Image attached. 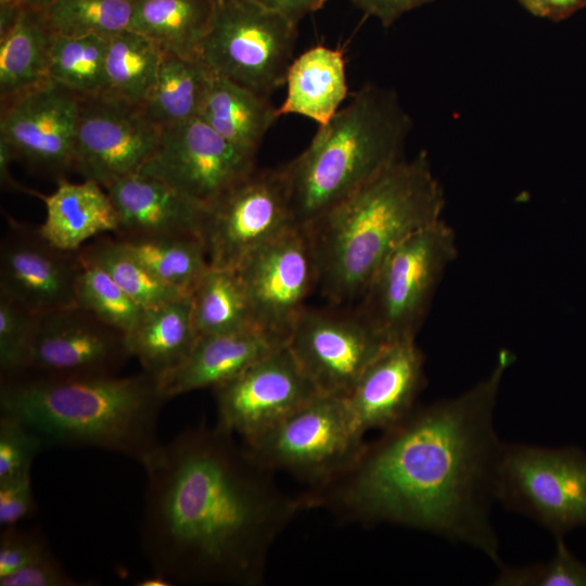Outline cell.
<instances>
[{
  "mask_svg": "<svg viewBox=\"0 0 586 586\" xmlns=\"http://www.w3.org/2000/svg\"><path fill=\"white\" fill-rule=\"evenodd\" d=\"M295 225L281 167L255 168L204 206L201 238L209 266L235 270Z\"/></svg>",
  "mask_w": 586,
  "mask_h": 586,
  "instance_id": "10",
  "label": "cell"
},
{
  "mask_svg": "<svg viewBox=\"0 0 586 586\" xmlns=\"http://www.w3.org/2000/svg\"><path fill=\"white\" fill-rule=\"evenodd\" d=\"M142 466L141 547L169 584H263L269 549L307 508L217 424L160 443Z\"/></svg>",
  "mask_w": 586,
  "mask_h": 586,
  "instance_id": "2",
  "label": "cell"
},
{
  "mask_svg": "<svg viewBox=\"0 0 586 586\" xmlns=\"http://www.w3.org/2000/svg\"><path fill=\"white\" fill-rule=\"evenodd\" d=\"M216 0H137L129 29L153 40L164 53L200 59V46Z\"/></svg>",
  "mask_w": 586,
  "mask_h": 586,
  "instance_id": "27",
  "label": "cell"
},
{
  "mask_svg": "<svg viewBox=\"0 0 586 586\" xmlns=\"http://www.w3.org/2000/svg\"><path fill=\"white\" fill-rule=\"evenodd\" d=\"M54 0H1L21 9L38 10L41 11L50 5Z\"/></svg>",
  "mask_w": 586,
  "mask_h": 586,
  "instance_id": "45",
  "label": "cell"
},
{
  "mask_svg": "<svg viewBox=\"0 0 586 586\" xmlns=\"http://www.w3.org/2000/svg\"><path fill=\"white\" fill-rule=\"evenodd\" d=\"M191 303L199 336L255 327L244 286L234 269L209 266L191 293Z\"/></svg>",
  "mask_w": 586,
  "mask_h": 586,
  "instance_id": "29",
  "label": "cell"
},
{
  "mask_svg": "<svg viewBox=\"0 0 586 586\" xmlns=\"http://www.w3.org/2000/svg\"><path fill=\"white\" fill-rule=\"evenodd\" d=\"M36 315L0 293V373L9 375L26 368Z\"/></svg>",
  "mask_w": 586,
  "mask_h": 586,
  "instance_id": "37",
  "label": "cell"
},
{
  "mask_svg": "<svg viewBox=\"0 0 586 586\" xmlns=\"http://www.w3.org/2000/svg\"><path fill=\"white\" fill-rule=\"evenodd\" d=\"M163 54L153 40L138 31L126 29L111 37L103 94L144 104L155 84Z\"/></svg>",
  "mask_w": 586,
  "mask_h": 586,
  "instance_id": "31",
  "label": "cell"
},
{
  "mask_svg": "<svg viewBox=\"0 0 586 586\" xmlns=\"http://www.w3.org/2000/svg\"><path fill=\"white\" fill-rule=\"evenodd\" d=\"M199 117L235 146L257 154L279 115L268 97L213 73Z\"/></svg>",
  "mask_w": 586,
  "mask_h": 586,
  "instance_id": "26",
  "label": "cell"
},
{
  "mask_svg": "<svg viewBox=\"0 0 586 586\" xmlns=\"http://www.w3.org/2000/svg\"><path fill=\"white\" fill-rule=\"evenodd\" d=\"M284 344L257 327L200 335L186 359L157 379L158 388L166 399L201 388L214 390Z\"/></svg>",
  "mask_w": 586,
  "mask_h": 586,
  "instance_id": "21",
  "label": "cell"
},
{
  "mask_svg": "<svg viewBox=\"0 0 586 586\" xmlns=\"http://www.w3.org/2000/svg\"><path fill=\"white\" fill-rule=\"evenodd\" d=\"M129 357L124 333L75 305L36 315L24 371L71 378L113 375Z\"/></svg>",
  "mask_w": 586,
  "mask_h": 586,
  "instance_id": "17",
  "label": "cell"
},
{
  "mask_svg": "<svg viewBox=\"0 0 586 586\" xmlns=\"http://www.w3.org/2000/svg\"><path fill=\"white\" fill-rule=\"evenodd\" d=\"M163 128L143 104L109 94L79 97L75 169L107 189L138 173L158 146Z\"/></svg>",
  "mask_w": 586,
  "mask_h": 586,
  "instance_id": "13",
  "label": "cell"
},
{
  "mask_svg": "<svg viewBox=\"0 0 586 586\" xmlns=\"http://www.w3.org/2000/svg\"><path fill=\"white\" fill-rule=\"evenodd\" d=\"M495 496L555 536L586 526V453L574 446L504 444Z\"/></svg>",
  "mask_w": 586,
  "mask_h": 586,
  "instance_id": "9",
  "label": "cell"
},
{
  "mask_svg": "<svg viewBox=\"0 0 586 586\" xmlns=\"http://www.w3.org/2000/svg\"><path fill=\"white\" fill-rule=\"evenodd\" d=\"M457 250L455 231L443 219L421 228L383 260L358 308L390 342L416 339Z\"/></svg>",
  "mask_w": 586,
  "mask_h": 586,
  "instance_id": "7",
  "label": "cell"
},
{
  "mask_svg": "<svg viewBox=\"0 0 586 586\" xmlns=\"http://www.w3.org/2000/svg\"><path fill=\"white\" fill-rule=\"evenodd\" d=\"M41 198L47 214L38 228L59 249L78 251L101 233L117 232V216L107 191L93 180L72 183L60 179L56 190Z\"/></svg>",
  "mask_w": 586,
  "mask_h": 586,
  "instance_id": "22",
  "label": "cell"
},
{
  "mask_svg": "<svg viewBox=\"0 0 586 586\" xmlns=\"http://www.w3.org/2000/svg\"><path fill=\"white\" fill-rule=\"evenodd\" d=\"M586 4V0H540V17L561 21Z\"/></svg>",
  "mask_w": 586,
  "mask_h": 586,
  "instance_id": "44",
  "label": "cell"
},
{
  "mask_svg": "<svg viewBox=\"0 0 586 586\" xmlns=\"http://www.w3.org/2000/svg\"><path fill=\"white\" fill-rule=\"evenodd\" d=\"M105 190L120 239L201 237L204 206L158 178L139 171Z\"/></svg>",
  "mask_w": 586,
  "mask_h": 586,
  "instance_id": "20",
  "label": "cell"
},
{
  "mask_svg": "<svg viewBox=\"0 0 586 586\" xmlns=\"http://www.w3.org/2000/svg\"><path fill=\"white\" fill-rule=\"evenodd\" d=\"M118 239L155 278L182 295H191L209 267L200 235Z\"/></svg>",
  "mask_w": 586,
  "mask_h": 586,
  "instance_id": "30",
  "label": "cell"
},
{
  "mask_svg": "<svg viewBox=\"0 0 586 586\" xmlns=\"http://www.w3.org/2000/svg\"><path fill=\"white\" fill-rule=\"evenodd\" d=\"M167 400L146 372L118 377L1 375L0 412L16 417L44 445L92 447L141 464L161 442L157 420Z\"/></svg>",
  "mask_w": 586,
  "mask_h": 586,
  "instance_id": "4",
  "label": "cell"
},
{
  "mask_svg": "<svg viewBox=\"0 0 586 586\" xmlns=\"http://www.w3.org/2000/svg\"><path fill=\"white\" fill-rule=\"evenodd\" d=\"M35 511L30 471L0 481L1 527L16 525Z\"/></svg>",
  "mask_w": 586,
  "mask_h": 586,
  "instance_id": "41",
  "label": "cell"
},
{
  "mask_svg": "<svg viewBox=\"0 0 586 586\" xmlns=\"http://www.w3.org/2000/svg\"><path fill=\"white\" fill-rule=\"evenodd\" d=\"M213 72L201 59L164 53L143 106L163 129L199 117Z\"/></svg>",
  "mask_w": 586,
  "mask_h": 586,
  "instance_id": "28",
  "label": "cell"
},
{
  "mask_svg": "<svg viewBox=\"0 0 586 586\" xmlns=\"http://www.w3.org/2000/svg\"><path fill=\"white\" fill-rule=\"evenodd\" d=\"M444 206L424 151L384 169L307 228L322 294L334 304L360 300L387 255L442 219Z\"/></svg>",
  "mask_w": 586,
  "mask_h": 586,
  "instance_id": "3",
  "label": "cell"
},
{
  "mask_svg": "<svg viewBox=\"0 0 586 586\" xmlns=\"http://www.w3.org/2000/svg\"><path fill=\"white\" fill-rule=\"evenodd\" d=\"M514 358L504 348L491 373L468 391L415 407L366 444L346 472L304 495L307 506L328 507L354 522L397 524L462 542L501 565L489 519L504 446L494 410Z\"/></svg>",
  "mask_w": 586,
  "mask_h": 586,
  "instance_id": "1",
  "label": "cell"
},
{
  "mask_svg": "<svg viewBox=\"0 0 586 586\" xmlns=\"http://www.w3.org/2000/svg\"><path fill=\"white\" fill-rule=\"evenodd\" d=\"M424 383V356L416 339L388 343L345 397L356 429L365 436L393 428L415 409Z\"/></svg>",
  "mask_w": 586,
  "mask_h": 586,
  "instance_id": "19",
  "label": "cell"
},
{
  "mask_svg": "<svg viewBox=\"0 0 586 586\" xmlns=\"http://www.w3.org/2000/svg\"><path fill=\"white\" fill-rule=\"evenodd\" d=\"M217 425L246 442L321 394L286 344L214 388Z\"/></svg>",
  "mask_w": 586,
  "mask_h": 586,
  "instance_id": "15",
  "label": "cell"
},
{
  "mask_svg": "<svg viewBox=\"0 0 586 586\" xmlns=\"http://www.w3.org/2000/svg\"><path fill=\"white\" fill-rule=\"evenodd\" d=\"M255 327L286 342L305 301L319 286L308 229L293 226L253 252L235 269Z\"/></svg>",
  "mask_w": 586,
  "mask_h": 586,
  "instance_id": "12",
  "label": "cell"
},
{
  "mask_svg": "<svg viewBox=\"0 0 586 586\" xmlns=\"http://www.w3.org/2000/svg\"><path fill=\"white\" fill-rule=\"evenodd\" d=\"M0 145L53 175L75 169L79 97L51 80L1 103Z\"/></svg>",
  "mask_w": 586,
  "mask_h": 586,
  "instance_id": "16",
  "label": "cell"
},
{
  "mask_svg": "<svg viewBox=\"0 0 586 586\" xmlns=\"http://www.w3.org/2000/svg\"><path fill=\"white\" fill-rule=\"evenodd\" d=\"M364 437L345 398L319 394L242 444L265 469L286 472L317 488L357 461L367 444Z\"/></svg>",
  "mask_w": 586,
  "mask_h": 586,
  "instance_id": "6",
  "label": "cell"
},
{
  "mask_svg": "<svg viewBox=\"0 0 586 586\" xmlns=\"http://www.w3.org/2000/svg\"><path fill=\"white\" fill-rule=\"evenodd\" d=\"M78 583L51 550L0 578V586H77Z\"/></svg>",
  "mask_w": 586,
  "mask_h": 586,
  "instance_id": "40",
  "label": "cell"
},
{
  "mask_svg": "<svg viewBox=\"0 0 586 586\" xmlns=\"http://www.w3.org/2000/svg\"><path fill=\"white\" fill-rule=\"evenodd\" d=\"M80 258L105 271L143 308L182 295L155 278L116 238H100L79 250Z\"/></svg>",
  "mask_w": 586,
  "mask_h": 586,
  "instance_id": "33",
  "label": "cell"
},
{
  "mask_svg": "<svg viewBox=\"0 0 586 586\" xmlns=\"http://www.w3.org/2000/svg\"><path fill=\"white\" fill-rule=\"evenodd\" d=\"M435 0H351L367 15L380 21L384 27L391 26L404 13Z\"/></svg>",
  "mask_w": 586,
  "mask_h": 586,
  "instance_id": "42",
  "label": "cell"
},
{
  "mask_svg": "<svg viewBox=\"0 0 586 586\" xmlns=\"http://www.w3.org/2000/svg\"><path fill=\"white\" fill-rule=\"evenodd\" d=\"M556 551L546 563L501 566L496 586H586V564L568 549L563 536H556Z\"/></svg>",
  "mask_w": 586,
  "mask_h": 586,
  "instance_id": "36",
  "label": "cell"
},
{
  "mask_svg": "<svg viewBox=\"0 0 586 586\" xmlns=\"http://www.w3.org/2000/svg\"><path fill=\"white\" fill-rule=\"evenodd\" d=\"M125 336L130 355L157 380L186 359L199 337L191 295L144 308Z\"/></svg>",
  "mask_w": 586,
  "mask_h": 586,
  "instance_id": "24",
  "label": "cell"
},
{
  "mask_svg": "<svg viewBox=\"0 0 586 586\" xmlns=\"http://www.w3.org/2000/svg\"><path fill=\"white\" fill-rule=\"evenodd\" d=\"M137 0H54L41 13L55 35L106 39L129 29Z\"/></svg>",
  "mask_w": 586,
  "mask_h": 586,
  "instance_id": "34",
  "label": "cell"
},
{
  "mask_svg": "<svg viewBox=\"0 0 586 586\" xmlns=\"http://www.w3.org/2000/svg\"><path fill=\"white\" fill-rule=\"evenodd\" d=\"M391 343L357 308L305 307L293 324L286 346L321 394L345 398Z\"/></svg>",
  "mask_w": 586,
  "mask_h": 586,
  "instance_id": "11",
  "label": "cell"
},
{
  "mask_svg": "<svg viewBox=\"0 0 586 586\" xmlns=\"http://www.w3.org/2000/svg\"><path fill=\"white\" fill-rule=\"evenodd\" d=\"M296 26L252 0H216L200 59L213 73L269 98L285 84Z\"/></svg>",
  "mask_w": 586,
  "mask_h": 586,
  "instance_id": "8",
  "label": "cell"
},
{
  "mask_svg": "<svg viewBox=\"0 0 586 586\" xmlns=\"http://www.w3.org/2000/svg\"><path fill=\"white\" fill-rule=\"evenodd\" d=\"M109 39L95 36L55 35L49 64V80L78 97L103 94L106 88Z\"/></svg>",
  "mask_w": 586,
  "mask_h": 586,
  "instance_id": "32",
  "label": "cell"
},
{
  "mask_svg": "<svg viewBox=\"0 0 586 586\" xmlns=\"http://www.w3.org/2000/svg\"><path fill=\"white\" fill-rule=\"evenodd\" d=\"M411 122L395 92L367 84L281 166L292 215L309 228L402 158Z\"/></svg>",
  "mask_w": 586,
  "mask_h": 586,
  "instance_id": "5",
  "label": "cell"
},
{
  "mask_svg": "<svg viewBox=\"0 0 586 586\" xmlns=\"http://www.w3.org/2000/svg\"><path fill=\"white\" fill-rule=\"evenodd\" d=\"M78 251L50 243L39 228L8 218L0 247V293L34 315L77 305Z\"/></svg>",
  "mask_w": 586,
  "mask_h": 586,
  "instance_id": "18",
  "label": "cell"
},
{
  "mask_svg": "<svg viewBox=\"0 0 586 586\" xmlns=\"http://www.w3.org/2000/svg\"><path fill=\"white\" fill-rule=\"evenodd\" d=\"M48 542L39 530L2 527L0 534V578L33 562L49 551Z\"/></svg>",
  "mask_w": 586,
  "mask_h": 586,
  "instance_id": "39",
  "label": "cell"
},
{
  "mask_svg": "<svg viewBox=\"0 0 586 586\" xmlns=\"http://www.w3.org/2000/svg\"><path fill=\"white\" fill-rule=\"evenodd\" d=\"M257 4L277 12L294 24L307 14L319 10L328 0H252Z\"/></svg>",
  "mask_w": 586,
  "mask_h": 586,
  "instance_id": "43",
  "label": "cell"
},
{
  "mask_svg": "<svg viewBox=\"0 0 586 586\" xmlns=\"http://www.w3.org/2000/svg\"><path fill=\"white\" fill-rule=\"evenodd\" d=\"M521 4L532 14L539 16L540 13V0H519Z\"/></svg>",
  "mask_w": 586,
  "mask_h": 586,
  "instance_id": "46",
  "label": "cell"
},
{
  "mask_svg": "<svg viewBox=\"0 0 586 586\" xmlns=\"http://www.w3.org/2000/svg\"><path fill=\"white\" fill-rule=\"evenodd\" d=\"M46 447L41 437L16 417L0 415V481L31 471Z\"/></svg>",
  "mask_w": 586,
  "mask_h": 586,
  "instance_id": "38",
  "label": "cell"
},
{
  "mask_svg": "<svg viewBox=\"0 0 586 586\" xmlns=\"http://www.w3.org/2000/svg\"><path fill=\"white\" fill-rule=\"evenodd\" d=\"M286 97L278 115L296 114L327 124L340 110L348 88L343 51L317 44L293 59L286 77Z\"/></svg>",
  "mask_w": 586,
  "mask_h": 586,
  "instance_id": "23",
  "label": "cell"
},
{
  "mask_svg": "<svg viewBox=\"0 0 586 586\" xmlns=\"http://www.w3.org/2000/svg\"><path fill=\"white\" fill-rule=\"evenodd\" d=\"M77 305L125 335L144 309L105 271L84 260L77 282Z\"/></svg>",
  "mask_w": 586,
  "mask_h": 586,
  "instance_id": "35",
  "label": "cell"
},
{
  "mask_svg": "<svg viewBox=\"0 0 586 586\" xmlns=\"http://www.w3.org/2000/svg\"><path fill=\"white\" fill-rule=\"evenodd\" d=\"M1 103L49 81L55 34L41 11L18 8L0 23Z\"/></svg>",
  "mask_w": 586,
  "mask_h": 586,
  "instance_id": "25",
  "label": "cell"
},
{
  "mask_svg": "<svg viewBox=\"0 0 586 586\" xmlns=\"http://www.w3.org/2000/svg\"><path fill=\"white\" fill-rule=\"evenodd\" d=\"M255 162L256 154L194 117L164 128L157 149L139 171L206 206L251 174Z\"/></svg>",
  "mask_w": 586,
  "mask_h": 586,
  "instance_id": "14",
  "label": "cell"
}]
</instances>
